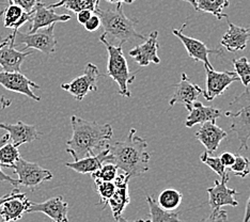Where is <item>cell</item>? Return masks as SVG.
Instances as JSON below:
<instances>
[{"label": "cell", "mask_w": 250, "mask_h": 222, "mask_svg": "<svg viewBox=\"0 0 250 222\" xmlns=\"http://www.w3.org/2000/svg\"><path fill=\"white\" fill-rule=\"evenodd\" d=\"M71 126L73 135L66 141V152L71 154L74 161L92 156L99 150H104L109 145L113 136L110 124L88 121L77 116L71 117Z\"/></svg>", "instance_id": "6da1fadb"}, {"label": "cell", "mask_w": 250, "mask_h": 222, "mask_svg": "<svg viewBox=\"0 0 250 222\" xmlns=\"http://www.w3.org/2000/svg\"><path fill=\"white\" fill-rule=\"evenodd\" d=\"M109 147L110 161L130 179L138 178L149 171L150 154L146 152L147 142L136 136V129L132 128L123 140L117 141Z\"/></svg>", "instance_id": "7a4b0ae2"}, {"label": "cell", "mask_w": 250, "mask_h": 222, "mask_svg": "<svg viewBox=\"0 0 250 222\" xmlns=\"http://www.w3.org/2000/svg\"><path fill=\"white\" fill-rule=\"evenodd\" d=\"M100 16L102 26H103V36L110 37L112 40L119 41V45H123L127 42L140 43L146 40L143 34L138 33L135 29V26L138 24L137 20L130 19L124 14L122 3H118L115 9L95 11Z\"/></svg>", "instance_id": "3957f363"}, {"label": "cell", "mask_w": 250, "mask_h": 222, "mask_svg": "<svg viewBox=\"0 0 250 222\" xmlns=\"http://www.w3.org/2000/svg\"><path fill=\"white\" fill-rule=\"evenodd\" d=\"M100 41L105 45L108 53L107 75L119 85V94L130 98L129 85L135 81L136 75L129 72L127 60L123 54V46L112 45L103 34L100 37Z\"/></svg>", "instance_id": "277c9868"}, {"label": "cell", "mask_w": 250, "mask_h": 222, "mask_svg": "<svg viewBox=\"0 0 250 222\" xmlns=\"http://www.w3.org/2000/svg\"><path fill=\"white\" fill-rule=\"evenodd\" d=\"M225 116L231 120V130L234 132L240 140V151L248 150L250 139V92L246 87L245 92L237 95L233 100Z\"/></svg>", "instance_id": "5b68a950"}, {"label": "cell", "mask_w": 250, "mask_h": 222, "mask_svg": "<svg viewBox=\"0 0 250 222\" xmlns=\"http://www.w3.org/2000/svg\"><path fill=\"white\" fill-rule=\"evenodd\" d=\"M55 25H50L45 29H39L33 33H24L20 30L13 31L11 37L13 39L14 46L24 44V51L28 49H37L45 55L56 53L57 50V39L55 37Z\"/></svg>", "instance_id": "8992f818"}, {"label": "cell", "mask_w": 250, "mask_h": 222, "mask_svg": "<svg viewBox=\"0 0 250 222\" xmlns=\"http://www.w3.org/2000/svg\"><path fill=\"white\" fill-rule=\"evenodd\" d=\"M11 169L18 175L19 186L31 188V189H35L44 182H48L54 178V174L49 170L42 168L36 162L27 161L21 157L19 158V161Z\"/></svg>", "instance_id": "52a82bcc"}, {"label": "cell", "mask_w": 250, "mask_h": 222, "mask_svg": "<svg viewBox=\"0 0 250 222\" xmlns=\"http://www.w3.org/2000/svg\"><path fill=\"white\" fill-rule=\"evenodd\" d=\"M101 77L99 68L93 63H88L83 75L73 79L71 82L62 83L61 89L69 92L76 101H81L89 92H98V79Z\"/></svg>", "instance_id": "ba28073f"}, {"label": "cell", "mask_w": 250, "mask_h": 222, "mask_svg": "<svg viewBox=\"0 0 250 222\" xmlns=\"http://www.w3.org/2000/svg\"><path fill=\"white\" fill-rule=\"evenodd\" d=\"M187 24H184L183 27L180 28V29H173L172 33L173 36L180 39V41L183 43L184 47L186 48L187 54L190 59H192L196 62H203L204 66H208L209 68H213L211 62L208 60V55L209 54H216L219 56H223L224 53L221 49H212L208 48L206 44L203 42L199 41L197 39L187 37L183 33L184 29L186 28Z\"/></svg>", "instance_id": "9c48e42d"}, {"label": "cell", "mask_w": 250, "mask_h": 222, "mask_svg": "<svg viewBox=\"0 0 250 222\" xmlns=\"http://www.w3.org/2000/svg\"><path fill=\"white\" fill-rule=\"evenodd\" d=\"M204 68L207 73V90L203 91L202 95L208 101H212L217 96L223 94L231 83L240 81L235 72H216L208 66H204Z\"/></svg>", "instance_id": "30bf717a"}, {"label": "cell", "mask_w": 250, "mask_h": 222, "mask_svg": "<svg viewBox=\"0 0 250 222\" xmlns=\"http://www.w3.org/2000/svg\"><path fill=\"white\" fill-rule=\"evenodd\" d=\"M0 85H2L5 90L11 91V92L26 95L27 98L36 101H41V98L36 95L31 90L32 88L40 90L41 87L28 79L25 75H22L21 72L0 71Z\"/></svg>", "instance_id": "8fae6325"}, {"label": "cell", "mask_w": 250, "mask_h": 222, "mask_svg": "<svg viewBox=\"0 0 250 222\" xmlns=\"http://www.w3.org/2000/svg\"><path fill=\"white\" fill-rule=\"evenodd\" d=\"M26 213H42L52 219L53 222H69V204L63 197H54L41 203L31 202Z\"/></svg>", "instance_id": "7c38bea8"}, {"label": "cell", "mask_w": 250, "mask_h": 222, "mask_svg": "<svg viewBox=\"0 0 250 222\" xmlns=\"http://www.w3.org/2000/svg\"><path fill=\"white\" fill-rule=\"evenodd\" d=\"M158 32L153 31L146 38L144 43L136 45L134 48L129 50L128 55L132 57L134 61L137 63L139 66L145 67L147 66L151 63L154 64H160L161 59L157 55L158 51Z\"/></svg>", "instance_id": "4fadbf2b"}, {"label": "cell", "mask_w": 250, "mask_h": 222, "mask_svg": "<svg viewBox=\"0 0 250 222\" xmlns=\"http://www.w3.org/2000/svg\"><path fill=\"white\" fill-rule=\"evenodd\" d=\"M230 179H221V181L215 180L214 186L208 188V205L213 209H219L223 206L236 207L238 202L235 200V196L238 192L235 189H231L227 183Z\"/></svg>", "instance_id": "5bb4252c"}, {"label": "cell", "mask_w": 250, "mask_h": 222, "mask_svg": "<svg viewBox=\"0 0 250 222\" xmlns=\"http://www.w3.org/2000/svg\"><path fill=\"white\" fill-rule=\"evenodd\" d=\"M0 46V66L7 72H21V66L27 57L31 56L32 51L16 50L12 37L3 40Z\"/></svg>", "instance_id": "9a60e30c"}, {"label": "cell", "mask_w": 250, "mask_h": 222, "mask_svg": "<svg viewBox=\"0 0 250 222\" xmlns=\"http://www.w3.org/2000/svg\"><path fill=\"white\" fill-rule=\"evenodd\" d=\"M174 94L169 101L170 107H173L175 104H183L187 110L190 109L192 102L198 101L199 96L202 95L203 90L198 84L192 83L185 73H182L181 81L175 83Z\"/></svg>", "instance_id": "2e32d148"}, {"label": "cell", "mask_w": 250, "mask_h": 222, "mask_svg": "<svg viewBox=\"0 0 250 222\" xmlns=\"http://www.w3.org/2000/svg\"><path fill=\"white\" fill-rule=\"evenodd\" d=\"M71 20L69 14H57L55 9L47 7L44 2L39 1L35 9H33L31 26L29 28V33H33L42 28H46L50 25H55L56 22H64Z\"/></svg>", "instance_id": "e0dca14e"}, {"label": "cell", "mask_w": 250, "mask_h": 222, "mask_svg": "<svg viewBox=\"0 0 250 222\" xmlns=\"http://www.w3.org/2000/svg\"><path fill=\"white\" fill-rule=\"evenodd\" d=\"M129 180V176L122 172L120 174H117L115 181H113V183H115L116 186V190L113 192L112 197L109 199L107 205L110 206L112 216L116 220L121 217L124 209L126 208V206L130 202L128 192Z\"/></svg>", "instance_id": "ac0fdd59"}, {"label": "cell", "mask_w": 250, "mask_h": 222, "mask_svg": "<svg viewBox=\"0 0 250 222\" xmlns=\"http://www.w3.org/2000/svg\"><path fill=\"white\" fill-rule=\"evenodd\" d=\"M0 129L7 130L9 133L10 141L18 147L21 144L36 141L41 138L42 136L35 125L26 124L21 121H19L15 124L0 123Z\"/></svg>", "instance_id": "d6986e66"}, {"label": "cell", "mask_w": 250, "mask_h": 222, "mask_svg": "<svg viewBox=\"0 0 250 222\" xmlns=\"http://www.w3.org/2000/svg\"><path fill=\"white\" fill-rule=\"evenodd\" d=\"M195 137L204 145L208 154H213L217 151L220 142L228 137V134L218 125H216V123L206 122L201 124L200 128L196 132Z\"/></svg>", "instance_id": "ffe728a7"}, {"label": "cell", "mask_w": 250, "mask_h": 222, "mask_svg": "<svg viewBox=\"0 0 250 222\" xmlns=\"http://www.w3.org/2000/svg\"><path fill=\"white\" fill-rule=\"evenodd\" d=\"M227 21H228L229 28L221 39L220 44L231 53L244 50L247 47L250 39V29L232 24L228 19Z\"/></svg>", "instance_id": "44dd1931"}, {"label": "cell", "mask_w": 250, "mask_h": 222, "mask_svg": "<svg viewBox=\"0 0 250 222\" xmlns=\"http://www.w3.org/2000/svg\"><path fill=\"white\" fill-rule=\"evenodd\" d=\"M189 115L186 119L185 126L191 128L197 124H203L206 122L216 123V120L223 117L224 113L220 109L209 106H204L201 101H196L192 102L190 107Z\"/></svg>", "instance_id": "7402d4cb"}, {"label": "cell", "mask_w": 250, "mask_h": 222, "mask_svg": "<svg viewBox=\"0 0 250 222\" xmlns=\"http://www.w3.org/2000/svg\"><path fill=\"white\" fill-rule=\"evenodd\" d=\"M110 161V154H109V147H105L104 150H102L101 153L98 155L94 154L92 156H88L82 159H78L73 162H65V167L70 168L74 171H76L77 173L82 174H88L93 173L95 171H98L104 162Z\"/></svg>", "instance_id": "603a6c76"}, {"label": "cell", "mask_w": 250, "mask_h": 222, "mask_svg": "<svg viewBox=\"0 0 250 222\" xmlns=\"http://www.w3.org/2000/svg\"><path fill=\"white\" fill-rule=\"evenodd\" d=\"M30 204L31 202L26 198L25 193L20 192L18 196L11 198L0 206V217L9 222L21 220Z\"/></svg>", "instance_id": "cb8c5ba5"}, {"label": "cell", "mask_w": 250, "mask_h": 222, "mask_svg": "<svg viewBox=\"0 0 250 222\" xmlns=\"http://www.w3.org/2000/svg\"><path fill=\"white\" fill-rule=\"evenodd\" d=\"M32 13L33 10L31 12H25L20 5L10 2L8 7L0 12V16L3 17V25L5 28H11L13 31H18L21 26L31 20Z\"/></svg>", "instance_id": "d4e9b609"}, {"label": "cell", "mask_w": 250, "mask_h": 222, "mask_svg": "<svg viewBox=\"0 0 250 222\" xmlns=\"http://www.w3.org/2000/svg\"><path fill=\"white\" fill-rule=\"evenodd\" d=\"M230 5V0H195L194 9L199 12L209 13L218 20L228 19L224 10Z\"/></svg>", "instance_id": "484cf974"}, {"label": "cell", "mask_w": 250, "mask_h": 222, "mask_svg": "<svg viewBox=\"0 0 250 222\" xmlns=\"http://www.w3.org/2000/svg\"><path fill=\"white\" fill-rule=\"evenodd\" d=\"M146 203L150 209V222H185L180 219V212L163 209L152 196L146 197Z\"/></svg>", "instance_id": "4316f807"}, {"label": "cell", "mask_w": 250, "mask_h": 222, "mask_svg": "<svg viewBox=\"0 0 250 222\" xmlns=\"http://www.w3.org/2000/svg\"><path fill=\"white\" fill-rule=\"evenodd\" d=\"M99 4L100 0H58L48 7L52 9L63 7L74 13H78L82 10H90L95 13V11L99 9Z\"/></svg>", "instance_id": "83f0119b"}, {"label": "cell", "mask_w": 250, "mask_h": 222, "mask_svg": "<svg viewBox=\"0 0 250 222\" xmlns=\"http://www.w3.org/2000/svg\"><path fill=\"white\" fill-rule=\"evenodd\" d=\"M182 199H183V196L180 191L173 189V188H167L161 192L156 202L163 209L175 210L181 205Z\"/></svg>", "instance_id": "f1b7e54d"}, {"label": "cell", "mask_w": 250, "mask_h": 222, "mask_svg": "<svg viewBox=\"0 0 250 222\" xmlns=\"http://www.w3.org/2000/svg\"><path fill=\"white\" fill-rule=\"evenodd\" d=\"M20 157L19 147L14 145L10 140L0 147V166L11 169Z\"/></svg>", "instance_id": "f546056e"}, {"label": "cell", "mask_w": 250, "mask_h": 222, "mask_svg": "<svg viewBox=\"0 0 250 222\" xmlns=\"http://www.w3.org/2000/svg\"><path fill=\"white\" fill-rule=\"evenodd\" d=\"M95 184V189L100 196V205L105 208L108 204L109 199L112 197L116 190V186L113 182H104L101 180H93Z\"/></svg>", "instance_id": "4dcf8cb0"}, {"label": "cell", "mask_w": 250, "mask_h": 222, "mask_svg": "<svg viewBox=\"0 0 250 222\" xmlns=\"http://www.w3.org/2000/svg\"><path fill=\"white\" fill-rule=\"evenodd\" d=\"M201 161L211 168L216 174H218L221 179H230V176L227 172V168L221 163L219 157H211L209 154L206 151L201 154Z\"/></svg>", "instance_id": "1f68e13d"}, {"label": "cell", "mask_w": 250, "mask_h": 222, "mask_svg": "<svg viewBox=\"0 0 250 222\" xmlns=\"http://www.w3.org/2000/svg\"><path fill=\"white\" fill-rule=\"evenodd\" d=\"M232 63L240 81L245 87H248L250 84V62L248 59L246 57H242L240 59H233Z\"/></svg>", "instance_id": "d6a6232c"}, {"label": "cell", "mask_w": 250, "mask_h": 222, "mask_svg": "<svg viewBox=\"0 0 250 222\" xmlns=\"http://www.w3.org/2000/svg\"><path fill=\"white\" fill-rule=\"evenodd\" d=\"M118 167L113 163H106L103 164L98 171L91 173L92 174V179L93 180H101L104 182H113L116 179V176L118 174Z\"/></svg>", "instance_id": "836d02e7"}, {"label": "cell", "mask_w": 250, "mask_h": 222, "mask_svg": "<svg viewBox=\"0 0 250 222\" xmlns=\"http://www.w3.org/2000/svg\"><path fill=\"white\" fill-rule=\"evenodd\" d=\"M231 171L234 175L238 176V178H246V176L250 172V161L249 159L245 156L242 155H237L235 157V161L230 167Z\"/></svg>", "instance_id": "e575fe53"}, {"label": "cell", "mask_w": 250, "mask_h": 222, "mask_svg": "<svg viewBox=\"0 0 250 222\" xmlns=\"http://www.w3.org/2000/svg\"><path fill=\"white\" fill-rule=\"evenodd\" d=\"M201 222H229L228 214L224 209H213L212 213Z\"/></svg>", "instance_id": "d590c367"}, {"label": "cell", "mask_w": 250, "mask_h": 222, "mask_svg": "<svg viewBox=\"0 0 250 222\" xmlns=\"http://www.w3.org/2000/svg\"><path fill=\"white\" fill-rule=\"evenodd\" d=\"M10 140L9 138V135H3L1 138H0V147H1L4 143H7V142ZM0 182H8L9 184L12 185L14 188H19V182L18 180H15L13 178H11L8 174L3 173L1 171V168H0Z\"/></svg>", "instance_id": "8d00e7d4"}, {"label": "cell", "mask_w": 250, "mask_h": 222, "mask_svg": "<svg viewBox=\"0 0 250 222\" xmlns=\"http://www.w3.org/2000/svg\"><path fill=\"white\" fill-rule=\"evenodd\" d=\"M11 3L18 4L25 11V12H31L35 9L36 4L39 2V0H9Z\"/></svg>", "instance_id": "74e56055"}, {"label": "cell", "mask_w": 250, "mask_h": 222, "mask_svg": "<svg viewBox=\"0 0 250 222\" xmlns=\"http://www.w3.org/2000/svg\"><path fill=\"white\" fill-rule=\"evenodd\" d=\"M83 26H84V28H86V30L89 32H93V31L99 30V28L102 26L100 16L96 13L93 14Z\"/></svg>", "instance_id": "f35d334b"}, {"label": "cell", "mask_w": 250, "mask_h": 222, "mask_svg": "<svg viewBox=\"0 0 250 222\" xmlns=\"http://www.w3.org/2000/svg\"><path fill=\"white\" fill-rule=\"evenodd\" d=\"M235 157H236V156L234 155V154H232V153H230V152H224V153L220 155L219 159H220L221 163H223L226 168H230V167L232 166V164L234 163Z\"/></svg>", "instance_id": "ab89813d"}, {"label": "cell", "mask_w": 250, "mask_h": 222, "mask_svg": "<svg viewBox=\"0 0 250 222\" xmlns=\"http://www.w3.org/2000/svg\"><path fill=\"white\" fill-rule=\"evenodd\" d=\"M76 15H77V21L79 24L84 25L89 20L90 17L93 15V12L90 10H82L79 11L78 13H76Z\"/></svg>", "instance_id": "60d3db41"}, {"label": "cell", "mask_w": 250, "mask_h": 222, "mask_svg": "<svg viewBox=\"0 0 250 222\" xmlns=\"http://www.w3.org/2000/svg\"><path fill=\"white\" fill-rule=\"evenodd\" d=\"M19 193H20L19 188H14V189L12 190V192H10V193H8V195H4V196H2V197H0V206H1V205H2L5 201L10 200L11 198L18 196Z\"/></svg>", "instance_id": "b9f144b4"}, {"label": "cell", "mask_w": 250, "mask_h": 222, "mask_svg": "<svg viewBox=\"0 0 250 222\" xmlns=\"http://www.w3.org/2000/svg\"><path fill=\"white\" fill-rule=\"evenodd\" d=\"M250 221V196L248 198V201L246 203L245 207V215H244L243 222H249Z\"/></svg>", "instance_id": "7bdbcfd3"}, {"label": "cell", "mask_w": 250, "mask_h": 222, "mask_svg": "<svg viewBox=\"0 0 250 222\" xmlns=\"http://www.w3.org/2000/svg\"><path fill=\"white\" fill-rule=\"evenodd\" d=\"M0 106H1V109L2 110L7 109L8 107L11 106V101L3 98V96H0Z\"/></svg>", "instance_id": "ee69618b"}, {"label": "cell", "mask_w": 250, "mask_h": 222, "mask_svg": "<svg viewBox=\"0 0 250 222\" xmlns=\"http://www.w3.org/2000/svg\"><path fill=\"white\" fill-rule=\"evenodd\" d=\"M107 2H109V3H113V4H118V3H128V4H130V3H133L135 0H106Z\"/></svg>", "instance_id": "f6af8a7d"}, {"label": "cell", "mask_w": 250, "mask_h": 222, "mask_svg": "<svg viewBox=\"0 0 250 222\" xmlns=\"http://www.w3.org/2000/svg\"><path fill=\"white\" fill-rule=\"evenodd\" d=\"M117 222H150V220H146V219H138V220H128L126 218H123L122 216L120 218L117 220Z\"/></svg>", "instance_id": "bcb514c9"}, {"label": "cell", "mask_w": 250, "mask_h": 222, "mask_svg": "<svg viewBox=\"0 0 250 222\" xmlns=\"http://www.w3.org/2000/svg\"><path fill=\"white\" fill-rule=\"evenodd\" d=\"M183 1H187V2H189L192 7H194L195 5V0H183Z\"/></svg>", "instance_id": "7dc6e473"}, {"label": "cell", "mask_w": 250, "mask_h": 222, "mask_svg": "<svg viewBox=\"0 0 250 222\" xmlns=\"http://www.w3.org/2000/svg\"><path fill=\"white\" fill-rule=\"evenodd\" d=\"M2 222H9V221H4V220H3V221H2Z\"/></svg>", "instance_id": "c3c4849f"}, {"label": "cell", "mask_w": 250, "mask_h": 222, "mask_svg": "<svg viewBox=\"0 0 250 222\" xmlns=\"http://www.w3.org/2000/svg\"><path fill=\"white\" fill-rule=\"evenodd\" d=\"M249 92H250V90H249Z\"/></svg>", "instance_id": "681fc988"}]
</instances>
